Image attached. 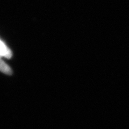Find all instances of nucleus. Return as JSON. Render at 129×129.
<instances>
[{
  "label": "nucleus",
  "instance_id": "2",
  "mask_svg": "<svg viewBox=\"0 0 129 129\" xmlns=\"http://www.w3.org/2000/svg\"><path fill=\"white\" fill-rule=\"evenodd\" d=\"M0 72L8 75H10L13 73L11 68L5 61H3L1 57H0Z\"/></svg>",
  "mask_w": 129,
  "mask_h": 129
},
{
  "label": "nucleus",
  "instance_id": "1",
  "mask_svg": "<svg viewBox=\"0 0 129 129\" xmlns=\"http://www.w3.org/2000/svg\"><path fill=\"white\" fill-rule=\"evenodd\" d=\"M12 56V52L6 44L0 39V57L10 59Z\"/></svg>",
  "mask_w": 129,
  "mask_h": 129
}]
</instances>
